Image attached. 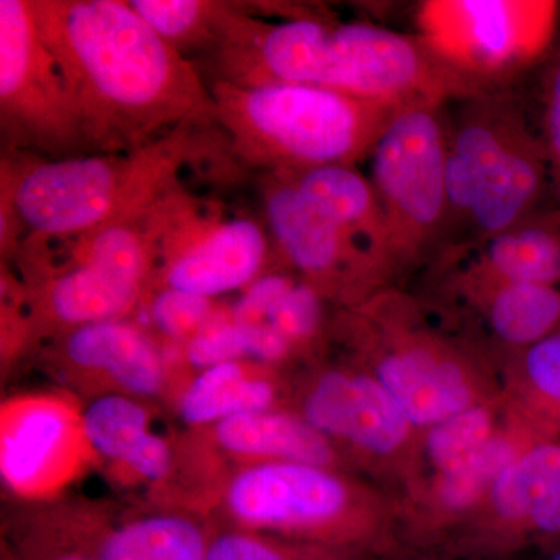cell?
I'll list each match as a JSON object with an SVG mask.
<instances>
[{"label": "cell", "instance_id": "obj_7", "mask_svg": "<svg viewBox=\"0 0 560 560\" xmlns=\"http://www.w3.org/2000/svg\"><path fill=\"white\" fill-rule=\"evenodd\" d=\"M445 106L431 102L404 106L370 156L393 278L422 261H440L447 253Z\"/></svg>", "mask_w": 560, "mask_h": 560}, {"label": "cell", "instance_id": "obj_34", "mask_svg": "<svg viewBox=\"0 0 560 560\" xmlns=\"http://www.w3.org/2000/svg\"><path fill=\"white\" fill-rule=\"evenodd\" d=\"M296 279L285 272H265L254 280L237 302L230 308V315L235 324L254 326V324H268L272 311L287 291L293 287Z\"/></svg>", "mask_w": 560, "mask_h": 560}, {"label": "cell", "instance_id": "obj_6", "mask_svg": "<svg viewBox=\"0 0 560 560\" xmlns=\"http://www.w3.org/2000/svg\"><path fill=\"white\" fill-rule=\"evenodd\" d=\"M223 525L404 559L393 514L371 490L330 467L270 460L243 464L220 492Z\"/></svg>", "mask_w": 560, "mask_h": 560}, {"label": "cell", "instance_id": "obj_8", "mask_svg": "<svg viewBox=\"0 0 560 560\" xmlns=\"http://www.w3.org/2000/svg\"><path fill=\"white\" fill-rule=\"evenodd\" d=\"M350 318L357 341L371 355V374L415 429L481 404L469 359L423 326L407 298L378 291L355 305Z\"/></svg>", "mask_w": 560, "mask_h": 560}, {"label": "cell", "instance_id": "obj_1", "mask_svg": "<svg viewBox=\"0 0 560 560\" xmlns=\"http://www.w3.org/2000/svg\"><path fill=\"white\" fill-rule=\"evenodd\" d=\"M57 58L86 154H131L187 125L215 124L189 58L120 0H31Z\"/></svg>", "mask_w": 560, "mask_h": 560}, {"label": "cell", "instance_id": "obj_16", "mask_svg": "<svg viewBox=\"0 0 560 560\" xmlns=\"http://www.w3.org/2000/svg\"><path fill=\"white\" fill-rule=\"evenodd\" d=\"M57 348L66 370L105 381L116 393L143 399L160 396L164 389L165 364L160 350L128 319L65 331Z\"/></svg>", "mask_w": 560, "mask_h": 560}, {"label": "cell", "instance_id": "obj_2", "mask_svg": "<svg viewBox=\"0 0 560 560\" xmlns=\"http://www.w3.org/2000/svg\"><path fill=\"white\" fill-rule=\"evenodd\" d=\"M215 54L220 80L241 86L308 84L397 105H448L481 92L442 65L419 35L363 22L271 24L232 9Z\"/></svg>", "mask_w": 560, "mask_h": 560}, {"label": "cell", "instance_id": "obj_21", "mask_svg": "<svg viewBox=\"0 0 560 560\" xmlns=\"http://www.w3.org/2000/svg\"><path fill=\"white\" fill-rule=\"evenodd\" d=\"M278 173L289 176L302 195L370 250L389 280L393 279L382 206L371 179L364 178L352 165Z\"/></svg>", "mask_w": 560, "mask_h": 560}, {"label": "cell", "instance_id": "obj_36", "mask_svg": "<svg viewBox=\"0 0 560 560\" xmlns=\"http://www.w3.org/2000/svg\"><path fill=\"white\" fill-rule=\"evenodd\" d=\"M525 536H533L541 541L560 539V485L550 490L530 511Z\"/></svg>", "mask_w": 560, "mask_h": 560}, {"label": "cell", "instance_id": "obj_25", "mask_svg": "<svg viewBox=\"0 0 560 560\" xmlns=\"http://www.w3.org/2000/svg\"><path fill=\"white\" fill-rule=\"evenodd\" d=\"M525 448L511 434L497 433L466 463L456 469L436 475L433 497L440 508L438 514L444 518L467 514L470 508L489 495L501 471Z\"/></svg>", "mask_w": 560, "mask_h": 560}, {"label": "cell", "instance_id": "obj_15", "mask_svg": "<svg viewBox=\"0 0 560 560\" xmlns=\"http://www.w3.org/2000/svg\"><path fill=\"white\" fill-rule=\"evenodd\" d=\"M80 419L54 399L10 405L2 416V475L18 493L40 492L57 485L75 455Z\"/></svg>", "mask_w": 560, "mask_h": 560}, {"label": "cell", "instance_id": "obj_12", "mask_svg": "<svg viewBox=\"0 0 560 560\" xmlns=\"http://www.w3.org/2000/svg\"><path fill=\"white\" fill-rule=\"evenodd\" d=\"M265 219L283 260L323 296L359 305L389 278L370 250L313 205L283 173H265Z\"/></svg>", "mask_w": 560, "mask_h": 560}, {"label": "cell", "instance_id": "obj_31", "mask_svg": "<svg viewBox=\"0 0 560 560\" xmlns=\"http://www.w3.org/2000/svg\"><path fill=\"white\" fill-rule=\"evenodd\" d=\"M184 359L198 371L228 361L246 360L242 327L232 320L230 311L213 312L208 323L184 342Z\"/></svg>", "mask_w": 560, "mask_h": 560}, {"label": "cell", "instance_id": "obj_37", "mask_svg": "<svg viewBox=\"0 0 560 560\" xmlns=\"http://www.w3.org/2000/svg\"><path fill=\"white\" fill-rule=\"evenodd\" d=\"M547 560H560V545L558 547L552 548L550 551V556H548Z\"/></svg>", "mask_w": 560, "mask_h": 560}, {"label": "cell", "instance_id": "obj_24", "mask_svg": "<svg viewBox=\"0 0 560 560\" xmlns=\"http://www.w3.org/2000/svg\"><path fill=\"white\" fill-rule=\"evenodd\" d=\"M149 423L139 399L120 393L95 397L80 418L81 434L92 451L127 469L153 434Z\"/></svg>", "mask_w": 560, "mask_h": 560}, {"label": "cell", "instance_id": "obj_10", "mask_svg": "<svg viewBox=\"0 0 560 560\" xmlns=\"http://www.w3.org/2000/svg\"><path fill=\"white\" fill-rule=\"evenodd\" d=\"M0 130L3 143L18 151L86 154L65 77L40 38L31 0H0Z\"/></svg>", "mask_w": 560, "mask_h": 560}, {"label": "cell", "instance_id": "obj_17", "mask_svg": "<svg viewBox=\"0 0 560 560\" xmlns=\"http://www.w3.org/2000/svg\"><path fill=\"white\" fill-rule=\"evenodd\" d=\"M147 287L90 264H69L40 289L35 302L39 326L65 331L127 319L142 301Z\"/></svg>", "mask_w": 560, "mask_h": 560}, {"label": "cell", "instance_id": "obj_13", "mask_svg": "<svg viewBox=\"0 0 560 560\" xmlns=\"http://www.w3.org/2000/svg\"><path fill=\"white\" fill-rule=\"evenodd\" d=\"M94 560H208L213 525L180 511L113 522L101 512H39L16 526Z\"/></svg>", "mask_w": 560, "mask_h": 560}, {"label": "cell", "instance_id": "obj_19", "mask_svg": "<svg viewBox=\"0 0 560 560\" xmlns=\"http://www.w3.org/2000/svg\"><path fill=\"white\" fill-rule=\"evenodd\" d=\"M210 442L243 464L289 460L335 469L334 444L301 416L280 411L246 412L213 423Z\"/></svg>", "mask_w": 560, "mask_h": 560}, {"label": "cell", "instance_id": "obj_3", "mask_svg": "<svg viewBox=\"0 0 560 560\" xmlns=\"http://www.w3.org/2000/svg\"><path fill=\"white\" fill-rule=\"evenodd\" d=\"M451 105L447 256H459L536 212L551 183L540 132L510 88Z\"/></svg>", "mask_w": 560, "mask_h": 560}, {"label": "cell", "instance_id": "obj_27", "mask_svg": "<svg viewBox=\"0 0 560 560\" xmlns=\"http://www.w3.org/2000/svg\"><path fill=\"white\" fill-rule=\"evenodd\" d=\"M208 560H389L370 552L282 539L215 523Z\"/></svg>", "mask_w": 560, "mask_h": 560}, {"label": "cell", "instance_id": "obj_26", "mask_svg": "<svg viewBox=\"0 0 560 560\" xmlns=\"http://www.w3.org/2000/svg\"><path fill=\"white\" fill-rule=\"evenodd\" d=\"M147 24L179 54L219 46L231 5L205 0H130Z\"/></svg>", "mask_w": 560, "mask_h": 560}, {"label": "cell", "instance_id": "obj_22", "mask_svg": "<svg viewBox=\"0 0 560 560\" xmlns=\"http://www.w3.org/2000/svg\"><path fill=\"white\" fill-rule=\"evenodd\" d=\"M456 283L503 345L523 350L560 330V287L485 282L458 276Z\"/></svg>", "mask_w": 560, "mask_h": 560}, {"label": "cell", "instance_id": "obj_18", "mask_svg": "<svg viewBox=\"0 0 560 560\" xmlns=\"http://www.w3.org/2000/svg\"><path fill=\"white\" fill-rule=\"evenodd\" d=\"M470 250L474 256L459 271L464 278L560 287L559 210H536Z\"/></svg>", "mask_w": 560, "mask_h": 560}, {"label": "cell", "instance_id": "obj_11", "mask_svg": "<svg viewBox=\"0 0 560 560\" xmlns=\"http://www.w3.org/2000/svg\"><path fill=\"white\" fill-rule=\"evenodd\" d=\"M270 232L249 217H224L172 191L164 206L158 278L160 287L212 298L246 289L264 275Z\"/></svg>", "mask_w": 560, "mask_h": 560}, {"label": "cell", "instance_id": "obj_33", "mask_svg": "<svg viewBox=\"0 0 560 560\" xmlns=\"http://www.w3.org/2000/svg\"><path fill=\"white\" fill-rule=\"evenodd\" d=\"M541 142L550 168L551 189L560 213V47L552 55L541 84Z\"/></svg>", "mask_w": 560, "mask_h": 560}, {"label": "cell", "instance_id": "obj_9", "mask_svg": "<svg viewBox=\"0 0 560 560\" xmlns=\"http://www.w3.org/2000/svg\"><path fill=\"white\" fill-rule=\"evenodd\" d=\"M556 11L541 0H429L418 9V35L478 91L506 90L547 50Z\"/></svg>", "mask_w": 560, "mask_h": 560}, {"label": "cell", "instance_id": "obj_35", "mask_svg": "<svg viewBox=\"0 0 560 560\" xmlns=\"http://www.w3.org/2000/svg\"><path fill=\"white\" fill-rule=\"evenodd\" d=\"M2 560H94L65 545L14 528L3 544Z\"/></svg>", "mask_w": 560, "mask_h": 560}, {"label": "cell", "instance_id": "obj_29", "mask_svg": "<svg viewBox=\"0 0 560 560\" xmlns=\"http://www.w3.org/2000/svg\"><path fill=\"white\" fill-rule=\"evenodd\" d=\"M149 311L160 334L168 340L186 342L208 323L215 308L210 298L160 287L151 298Z\"/></svg>", "mask_w": 560, "mask_h": 560}, {"label": "cell", "instance_id": "obj_5", "mask_svg": "<svg viewBox=\"0 0 560 560\" xmlns=\"http://www.w3.org/2000/svg\"><path fill=\"white\" fill-rule=\"evenodd\" d=\"M210 92L232 156L265 173L355 167L407 106L308 84L215 80Z\"/></svg>", "mask_w": 560, "mask_h": 560}, {"label": "cell", "instance_id": "obj_30", "mask_svg": "<svg viewBox=\"0 0 560 560\" xmlns=\"http://www.w3.org/2000/svg\"><path fill=\"white\" fill-rule=\"evenodd\" d=\"M323 293L307 280H296L272 311L268 324L290 342L291 348L307 345L323 324Z\"/></svg>", "mask_w": 560, "mask_h": 560}, {"label": "cell", "instance_id": "obj_23", "mask_svg": "<svg viewBox=\"0 0 560 560\" xmlns=\"http://www.w3.org/2000/svg\"><path fill=\"white\" fill-rule=\"evenodd\" d=\"M275 385L256 375L243 361H228L198 372L180 394L179 418L191 427H210L220 420L246 412L271 411Z\"/></svg>", "mask_w": 560, "mask_h": 560}, {"label": "cell", "instance_id": "obj_4", "mask_svg": "<svg viewBox=\"0 0 560 560\" xmlns=\"http://www.w3.org/2000/svg\"><path fill=\"white\" fill-rule=\"evenodd\" d=\"M195 127L131 154H79L2 162V206L39 241H77L138 220L175 190Z\"/></svg>", "mask_w": 560, "mask_h": 560}, {"label": "cell", "instance_id": "obj_14", "mask_svg": "<svg viewBox=\"0 0 560 560\" xmlns=\"http://www.w3.org/2000/svg\"><path fill=\"white\" fill-rule=\"evenodd\" d=\"M300 416L331 444L374 458L399 455L415 430L371 372H323L302 397Z\"/></svg>", "mask_w": 560, "mask_h": 560}, {"label": "cell", "instance_id": "obj_20", "mask_svg": "<svg viewBox=\"0 0 560 560\" xmlns=\"http://www.w3.org/2000/svg\"><path fill=\"white\" fill-rule=\"evenodd\" d=\"M560 485V442L530 444L506 467L490 489L492 523L471 544L475 550L518 547L530 511Z\"/></svg>", "mask_w": 560, "mask_h": 560}, {"label": "cell", "instance_id": "obj_28", "mask_svg": "<svg viewBox=\"0 0 560 560\" xmlns=\"http://www.w3.org/2000/svg\"><path fill=\"white\" fill-rule=\"evenodd\" d=\"M495 434L493 412L478 404L430 427L423 444L431 466L441 475L466 463Z\"/></svg>", "mask_w": 560, "mask_h": 560}, {"label": "cell", "instance_id": "obj_32", "mask_svg": "<svg viewBox=\"0 0 560 560\" xmlns=\"http://www.w3.org/2000/svg\"><path fill=\"white\" fill-rule=\"evenodd\" d=\"M518 360L530 393L560 416V330L521 350Z\"/></svg>", "mask_w": 560, "mask_h": 560}]
</instances>
